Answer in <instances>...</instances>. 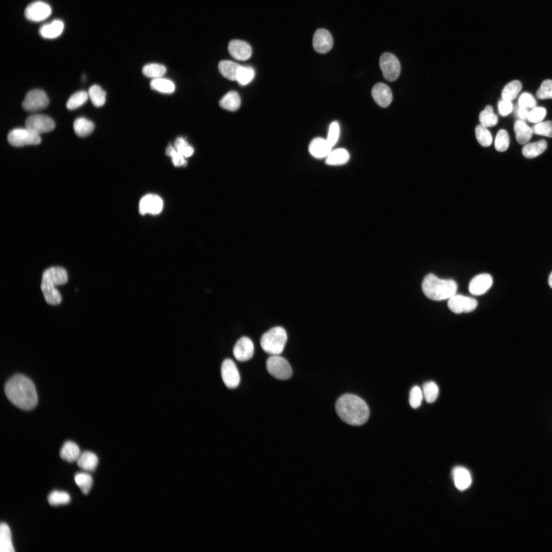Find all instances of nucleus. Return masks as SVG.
Instances as JSON below:
<instances>
[{"mask_svg": "<svg viewBox=\"0 0 552 552\" xmlns=\"http://www.w3.org/2000/svg\"><path fill=\"white\" fill-rule=\"evenodd\" d=\"M5 394L9 401L17 407L30 410L37 404L38 398L35 385L27 377L17 374L6 383Z\"/></svg>", "mask_w": 552, "mask_h": 552, "instance_id": "nucleus-1", "label": "nucleus"}, {"mask_svg": "<svg viewBox=\"0 0 552 552\" xmlns=\"http://www.w3.org/2000/svg\"><path fill=\"white\" fill-rule=\"evenodd\" d=\"M335 409L339 418L353 426L361 425L369 419L370 410L365 402L359 397L347 394L336 401Z\"/></svg>", "mask_w": 552, "mask_h": 552, "instance_id": "nucleus-2", "label": "nucleus"}, {"mask_svg": "<svg viewBox=\"0 0 552 552\" xmlns=\"http://www.w3.org/2000/svg\"><path fill=\"white\" fill-rule=\"evenodd\" d=\"M66 270L60 266L51 267L44 271L42 275L41 289L46 302L55 304L61 300V297L55 285H62L67 281Z\"/></svg>", "mask_w": 552, "mask_h": 552, "instance_id": "nucleus-3", "label": "nucleus"}, {"mask_svg": "<svg viewBox=\"0 0 552 552\" xmlns=\"http://www.w3.org/2000/svg\"><path fill=\"white\" fill-rule=\"evenodd\" d=\"M422 288L424 294L429 298L441 301L455 294L457 285L452 279H440L434 274L429 273L423 279Z\"/></svg>", "mask_w": 552, "mask_h": 552, "instance_id": "nucleus-4", "label": "nucleus"}, {"mask_svg": "<svg viewBox=\"0 0 552 552\" xmlns=\"http://www.w3.org/2000/svg\"><path fill=\"white\" fill-rule=\"evenodd\" d=\"M287 340L286 330L282 327L277 326L263 334L260 344L265 352L272 355H279L283 352Z\"/></svg>", "mask_w": 552, "mask_h": 552, "instance_id": "nucleus-5", "label": "nucleus"}, {"mask_svg": "<svg viewBox=\"0 0 552 552\" xmlns=\"http://www.w3.org/2000/svg\"><path fill=\"white\" fill-rule=\"evenodd\" d=\"M9 143L14 147L38 145L41 142L40 134L26 127L11 130L7 136Z\"/></svg>", "mask_w": 552, "mask_h": 552, "instance_id": "nucleus-6", "label": "nucleus"}, {"mask_svg": "<svg viewBox=\"0 0 552 552\" xmlns=\"http://www.w3.org/2000/svg\"><path fill=\"white\" fill-rule=\"evenodd\" d=\"M266 368L271 376L280 380L289 379L292 374V370L288 362L278 355H272L267 359Z\"/></svg>", "mask_w": 552, "mask_h": 552, "instance_id": "nucleus-7", "label": "nucleus"}, {"mask_svg": "<svg viewBox=\"0 0 552 552\" xmlns=\"http://www.w3.org/2000/svg\"><path fill=\"white\" fill-rule=\"evenodd\" d=\"M379 65L383 77L389 81H394L399 77L401 66L397 58L393 54L385 52L379 59Z\"/></svg>", "mask_w": 552, "mask_h": 552, "instance_id": "nucleus-8", "label": "nucleus"}, {"mask_svg": "<svg viewBox=\"0 0 552 552\" xmlns=\"http://www.w3.org/2000/svg\"><path fill=\"white\" fill-rule=\"evenodd\" d=\"M49 100L46 94L40 89L28 91L22 102L23 109L28 111H36L48 106Z\"/></svg>", "mask_w": 552, "mask_h": 552, "instance_id": "nucleus-9", "label": "nucleus"}, {"mask_svg": "<svg viewBox=\"0 0 552 552\" xmlns=\"http://www.w3.org/2000/svg\"><path fill=\"white\" fill-rule=\"evenodd\" d=\"M26 127L40 134L50 132L55 126L54 121L50 117L43 114H33L25 121Z\"/></svg>", "mask_w": 552, "mask_h": 552, "instance_id": "nucleus-10", "label": "nucleus"}, {"mask_svg": "<svg viewBox=\"0 0 552 552\" xmlns=\"http://www.w3.org/2000/svg\"><path fill=\"white\" fill-rule=\"evenodd\" d=\"M447 305L449 309L455 314L468 313L475 309L477 302L473 297L454 294L449 298Z\"/></svg>", "mask_w": 552, "mask_h": 552, "instance_id": "nucleus-11", "label": "nucleus"}, {"mask_svg": "<svg viewBox=\"0 0 552 552\" xmlns=\"http://www.w3.org/2000/svg\"><path fill=\"white\" fill-rule=\"evenodd\" d=\"M221 376L223 382L228 388H236L240 383L239 372L235 363L230 359H226L223 361Z\"/></svg>", "mask_w": 552, "mask_h": 552, "instance_id": "nucleus-12", "label": "nucleus"}, {"mask_svg": "<svg viewBox=\"0 0 552 552\" xmlns=\"http://www.w3.org/2000/svg\"><path fill=\"white\" fill-rule=\"evenodd\" d=\"M51 8L42 2H35L28 5L25 10V17L34 21H39L48 18L51 14Z\"/></svg>", "mask_w": 552, "mask_h": 552, "instance_id": "nucleus-13", "label": "nucleus"}, {"mask_svg": "<svg viewBox=\"0 0 552 552\" xmlns=\"http://www.w3.org/2000/svg\"><path fill=\"white\" fill-rule=\"evenodd\" d=\"M312 44L316 52L320 54H325L332 49L333 39L328 30L325 29H319L313 35Z\"/></svg>", "mask_w": 552, "mask_h": 552, "instance_id": "nucleus-14", "label": "nucleus"}, {"mask_svg": "<svg viewBox=\"0 0 552 552\" xmlns=\"http://www.w3.org/2000/svg\"><path fill=\"white\" fill-rule=\"evenodd\" d=\"M163 208V202L157 195L149 194L144 196L140 200L139 212L142 215L150 214L157 215Z\"/></svg>", "mask_w": 552, "mask_h": 552, "instance_id": "nucleus-15", "label": "nucleus"}, {"mask_svg": "<svg viewBox=\"0 0 552 552\" xmlns=\"http://www.w3.org/2000/svg\"><path fill=\"white\" fill-rule=\"evenodd\" d=\"M228 51L232 57L240 61L248 60L252 54V49L249 44L239 39H233L229 42Z\"/></svg>", "mask_w": 552, "mask_h": 552, "instance_id": "nucleus-16", "label": "nucleus"}, {"mask_svg": "<svg viewBox=\"0 0 552 552\" xmlns=\"http://www.w3.org/2000/svg\"><path fill=\"white\" fill-rule=\"evenodd\" d=\"M254 344L248 337L243 336L236 343L233 349L235 358L239 361L249 360L253 356Z\"/></svg>", "mask_w": 552, "mask_h": 552, "instance_id": "nucleus-17", "label": "nucleus"}, {"mask_svg": "<svg viewBox=\"0 0 552 552\" xmlns=\"http://www.w3.org/2000/svg\"><path fill=\"white\" fill-rule=\"evenodd\" d=\"M493 279L488 273H481L474 277L470 281L469 290L473 295L485 293L492 285Z\"/></svg>", "mask_w": 552, "mask_h": 552, "instance_id": "nucleus-18", "label": "nucleus"}, {"mask_svg": "<svg viewBox=\"0 0 552 552\" xmlns=\"http://www.w3.org/2000/svg\"><path fill=\"white\" fill-rule=\"evenodd\" d=\"M372 96L379 106L384 108L388 106L393 100L391 89L383 83H378L373 86Z\"/></svg>", "mask_w": 552, "mask_h": 552, "instance_id": "nucleus-19", "label": "nucleus"}, {"mask_svg": "<svg viewBox=\"0 0 552 552\" xmlns=\"http://www.w3.org/2000/svg\"><path fill=\"white\" fill-rule=\"evenodd\" d=\"M332 148L327 139L320 137L313 139L308 147L310 154L317 158L327 157L332 151Z\"/></svg>", "mask_w": 552, "mask_h": 552, "instance_id": "nucleus-20", "label": "nucleus"}, {"mask_svg": "<svg viewBox=\"0 0 552 552\" xmlns=\"http://www.w3.org/2000/svg\"><path fill=\"white\" fill-rule=\"evenodd\" d=\"M453 478L456 488L463 491L468 488L472 482L469 472L463 467H456L452 471Z\"/></svg>", "mask_w": 552, "mask_h": 552, "instance_id": "nucleus-21", "label": "nucleus"}, {"mask_svg": "<svg viewBox=\"0 0 552 552\" xmlns=\"http://www.w3.org/2000/svg\"><path fill=\"white\" fill-rule=\"evenodd\" d=\"M76 462L78 466L81 469L93 471L98 465V458L94 453L86 451L80 454Z\"/></svg>", "mask_w": 552, "mask_h": 552, "instance_id": "nucleus-22", "label": "nucleus"}, {"mask_svg": "<svg viewBox=\"0 0 552 552\" xmlns=\"http://www.w3.org/2000/svg\"><path fill=\"white\" fill-rule=\"evenodd\" d=\"M220 107L229 111L237 110L241 104V99L239 94L231 90L224 95L219 102Z\"/></svg>", "mask_w": 552, "mask_h": 552, "instance_id": "nucleus-23", "label": "nucleus"}, {"mask_svg": "<svg viewBox=\"0 0 552 552\" xmlns=\"http://www.w3.org/2000/svg\"><path fill=\"white\" fill-rule=\"evenodd\" d=\"M80 454L79 446L72 441L66 442L60 451L61 458L68 463L76 461Z\"/></svg>", "mask_w": 552, "mask_h": 552, "instance_id": "nucleus-24", "label": "nucleus"}, {"mask_svg": "<svg viewBox=\"0 0 552 552\" xmlns=\"http://www.w3.org/2000/svg\"><path fill=\"white\" fill-rule=\"evenodd\" d=\"M514 131L517 142L521 145L525 144L532 136V129L521 120L516 121L514 125Z\"/></svg>", "mask_w": 552, "mask_h": 552, "instance_id": "nucleus-25", "label": "nucleus"}, {"mask_svg": "<svg viewBox=\"0 0 552 552\" xmlns=\"http://www.w3.org/2000/svg\"><path fill=\"white\" fill-rule=\"evenodd\" d=\"M0 551L1 552H14L11 532L9 526L4 522L0 526Z\"/></svg>", "mask_w": 552, "mask_h": 552, "instance_id": "nucleus-26", "label": "nucleus"}, {"mask_svg": "<svg viewBox=\"0 0 552 552\" xmlns=\"http://www.w3.org/2000/svg\"><path fill=\"white\" fill-rule=\"evenodd\" d=\"M547 148V143L544 140L525 144L522 150L523 155L528 158L535 157L542 154Z\"/></svg>", "mask_w": 552, "mask_h": 552, "instance_id": "nucleus-27", "label": "nucleus"}, {"mask_svg": "<svg viewBox=\"0 0 552 552\" xmlns=\"http://www.w3.org/2000/svg\"><path fill=\"white\" fill-rule=\"evenodd\" d=\"M350 159L348 151L343 148L332 150L326 157L325 163L330 166H339L347 163Z\"/></svg>", "mask_w": 552, "mask_h": 552, "instance_id": "nucleus-28", "label": "nucleus"}, {"mask_svg": "<svg viewBox=\"0 0 552 552\" xmlns=\"http://www.w3.org/2000/svg\"><path fill=\"white\" fill-rule=\"evenodd\" d=\"M240 65L230 60H222L218 64V69L221 74L231 81H236V77Z\"/></svg>", "mask_w": 552, "mask_h": 552, "instance_id": "nucleus-29", "label": "nucleus"}, {"mask_svg": "<svg viewBox=\"0 0 552 552\" xmlns=\"http://www.w3.org/2000/svg\"><path fill=\"white\" fill-rule=\"evenodd\" d=\"M95 125L91 121L84 118L76 119L73 124V129L76 134L79 137H86L93 131Z\"/></svg>", "mask_w": 552, "mask_h": 552, "instance_id": "nucleus-30", "label": "nucleus"}, {"mask_svg": "<svg viewBox=\"0 0 552 552\" xmlns=\"http://www.w3.org/2000/svg\"><path fill=\"white\" fill-rule=\"evenodd\" d=\"M64 27L62 21L56 20L51 23L42 26L39 30L41 35L47 38H54L59 36Z\"/></svg>", "mask_w": 552, "mask_h": 552, "instance_id": "nucleus-31", "label": "nucleus"}, {"mask_svg": "<svg viewBox=\"0 0 552 552\" xmlns=\"http://www.w3.org/2000/svg\"><path fill=\"white\" fill-rule=\"evenodd\" d=\"M522 88V84L518 80H513L507 84L503 88L501 92V97L503 100L511 101L515 99Z\"/></svg>", "mask_w": 552, "mask_h": 552, "instance_id": "nucleus-32", "label": "nucleus"}, {"mask_svg": "<svg viewBox=\"0 0 552 552\" xmlns=\"http://www.w3.org/2000/svg\"><path fill=\"white\" fill-rule=\"evenodd\" d=\"M93 104L96 107L102 106L106 101V92L98 85L91 86L88 92Z\"/></svg>", "mask_w": 552, "mask_h": 552, "instance_id": "nucleus-33", "label": "nucleus"}, {"mask_svg": "<svg viewBox=\"0 0 552 552\" xmlns=\"http://www.w3.org/2000/svg\"><path fill=\"white\" fill-rule=\"evenodd\" d=\"M152 89L162 93L171 94L175 90L173 82L168 79L157 78L153 79L150 82Z\"/></svg>", "mask_w": 552, "mask_h": 552, "instance_id": "nucleus-34", "label": "nucleus"}, {"mask_svg": "<svg viewBox=\"0 0 552 552\" xmlns=\"http://www.w3.org/2000/svg\"><path fill=\"white\" fill-rule=\"evenodd\" d=\"M480 124L486 127H493L498 123V117L494 113L493 108L490 105L486 106L479 115Z\"/></svg>", "mask_w": 552, "mask_h": 552, "instance_id": "nucleus-35", "label": "nucleus"}, {"mask_svg": "<svg viewBox=\"0 0 552 552\" xmlns=\"http://www.w3.org/2000/svg\"><path fill=\"white\" fill-rule=\"evenodd\" d=\"M74 480L81 492L87 494L89 492L93 483L91 476L86 473H77L74 476Z\"/></svg>", "mask_w": 552, "mask_h": 552, "instance_id": "nucleus-36", "label": "nucleus"}, {"mask_svg": "<svg viewBox=\"0 0 552 552\" xmlns=\"http://www.w3.org/2000/svg\"><path fill=\"white\" fill-rule=\"evenodd\" d=\"M48 500L52 506H57L68 503L71 501V497L66 492L55 490L50 493Z\"/></svg>", "mask_w": 552, "mask_h": 552, "instance_id": "nucleus-37", "label": "nucleus"}, {"mask_svg": "<svg viewBox=\"0 0 552 552\" xmlns=\"http://www.w3.org/2000/svg\"><path fill=\"white\" fill-rule=\"evenodd\" d=\"M142 72L146 77L157 78L162 77L166 73V68L162 64L150 63L143 67Z\"/></svg>", "mask_w": 552, "mask_h": 552, "instance_id": "nucleus-38", "label": "nucleus"}, {"mask_svg": "<svg viewBox=\"0 0 552 552\" xmlns=\"http://www.w3.org/2000/svg\"><path fill=\"white\" fill-rule=\"evenodd\" d=\"M255 74V71L252 67L241 65L237 74L236 81L240 85H246L252 81Z\"/></svg>", "mask_w": 552, "mask_h": 552, "instance_id": "nucleus-39", "label": "nucleus"}, {"mask_svg": "<svg viewBox=\"0 0 552 552\" xmlns=\"http://www.w3.org/2000/svg\"><path fill=\"white\" fill-rule=\"evenodd\" d=\"M88 98V95L86 91H77L70 97L66 103V107L69 110L75 109L84 104Z\"/></svg>", "mask_w": 552, "mask_h": 552, "instance_id": "nucleus-40", "label": "nucleus"}, {"mask_svg": "<svg viewBox=\"0 0 552 552\" xmlns=\"http://www.w3.org/2000/svg\"><path fill=\"white\" fill-rule=\"evenodd\" d=\"M475 134L477 141L482 146L488 147L491 145L492 137L487 127L481 124L477 125L475 128Z\"/></svg>", "mask_w": 552, "mask_h": 552, "instance_id": "nucleus-41", "label": "nucleus"}, {"mask_svg": "<svg viewBox=\"0 0 552 552\" xmlns=\"http://www.w3.org/2000/svg\"><path fill=\"white\" fill-rule=\"evenodd\" d=\"M510 139L507 131L504 129L499 130L496 134L495 140V148L499 152L505 151L509 147Z\"/></svg>", "mask_w": 552, "mask_h": 552, "instance_id": "nucleus-42", "label": "nucleus"}, {"mask_svg": "<svg viewBox=\"0 0 552 552\" xmlns=\"http://www.w3.org/2000/svg\"><path fill=\"white\" fill-rule=\"evenodd\" d=\"M423 394L427 403L433 402L438 396L439 388L433 381L426 382L423 386Z\"/></svg>", "mask_w": 552, "mask_h": 552, "instance_id": "nucleus-43", "label": "nucleus"}, {"mask_svg": "<svg viewBox=\"0 0 552 552\" xmlns=\"http://www.w3.org/2000/svg\"><path fill=\"white\" fill-rule=\"evenodd\" d=\"M174 148L178 152L185 157L192 156L194 153L193 148L190 146L182 137H178L175 140Z\"/></svg>", "mask_w": 552, "mask_h": 552, "instance_id": "nucleus-44", "label": "nucleus"}, {"mask_svg": "<svg viewBox=\"0 0 552 552\" xmlns=\"http://www.w3.org/2000/svg\"><path fill=\"white\" fill-rule=\"evenodd\" d=\"M166 154L171 157L172 162L175 167H185L187 165L186 157L178 152L172 146H169L167 148Z\"/></svg>", "mask_w": 552, "mask_h": 552, "instance_id": "nucleus-45", "label": "nucleus"}, {"mask_svg": "<svg viewBox=\"0 0 552 552\" xmlns=\"http://www.w3.org/2000/svg\"><path fill=\"white\" fill-rule=\"evenodd\" d=\"M533 132L541 135L552 137V121H547L538 123L532 128Z\"/></svg>", "mask_w": 552, "mask_h": 552, "instance_id": "nucleus-46", "label": "nucleus"}, {"mask_svg": "<svg viewBox=\"0 0 552 552\" xmlns=\"http://www.w3.org/2000/svg\"><path fill=\"white\" fill-rule=\"evenodd\" d=\"M536 96L540 99H552V80H544L536 92Z\"/></svg>", "mask_w": 552, "mask_h": 552, "instance_id": "nucleus-47", "label": "nucleus"}, {"mask_svg": "<svg viewBox=\"0 0 552 552\" xmlns=\"http://www.w3.org/2000/svg\"><path fill=\"white\" fill-rule=\"evenodd\" d=\"M423 399V394L420 388L418 386L413 387L409 394V403L413 408H417L421 405Z\"/></svg>", "mask_w": 552, "mask_h": 552, "instance_id": "nucleus-48", "label": "nucleus"}, {"mask_svg": "<svg viewBox=\"0 0 552 552\" xmlns=\"http://www.w3.org/2000/svg\"><path fill=\"white\" fill-rule=\"evenodd\" d=\"M340 128L337 122H333L329 126L327 140L333 147L337 143L339 136Z\"/></svg>", "mask_w": 552, "mask_h": 552, "instance_id": "nucleus-49", "label": "nucleus"}, {"mask_svg": "<svg viewBox=\"0 0 552 552\" xmlns=\"http://www.w3.org/2000/svg\"><path fill=\"white\" fill-rule=\"evenodd\" d=\"M545 115V108L534 107L531 111L528 112L526 119L530 122L539 123L544 118Z\"/></svg>", "mask_w": 552, "mask_h": 552, "instance_id": "nucleus-50", "label": "nucleus"}, {"mask_svg": "<svg viewBox=\"0 0 552 552\" xmlns=\"http://www.w3.org/2000/svg\"><path fill=\"white\" fill-rule=\"evenodd\" d=\"M536 104L534 97L527 93L522 94L518 100V105L523 107L533 108Z\"/></svg>", "mask_w": 552, "mask_h": 552, "instance_id": "nucleus-51", "label": "nucleus"}, {"mask_svg": "<svg viewBox=\"0 0 552 552\" xmlns=\"http://www.w3.org/2000/svg\"><path fill=\"white\" fill-rule=\"evenodd\" d=\"M498 110L501 116H505L511 112L513 105L511 101L502 99L498 104Z\"/></svg>", "mask_w": 552, "mask_h": 552, "instance_id": "nucleus-52", "label": "nucleus"}, {"mask_svg": "<svg viewBox=\"0 0 552 552\" xmlns=\"http://www.w3.org/2000/svg\"><path fill=\"white\" fill-rule=\"evenodd\" d=\"M527 113L528 112L526 108L518 105L516 111V115L521 121H523L525 120L527 118Z\"/></svg>", "mask_w": 552, "mask_h": 552, "instance_id": "nucleus-53", "label": "nucleus"}, {"mask_svg": "<svg viewBox=\"0 0 552 552\" xmlns=\"http://www.w3.org/2000/svg\"><path fill=\"white\" fill-rule=\"evenodd\" d=\"M548 284L549 286L552 288V272L550 274L548 278Z\"/></svg>", "mask_w": 552, "mask_h": 552, "instance_id": "nucleus-54", "label": "nucleus"}]
</instances>
